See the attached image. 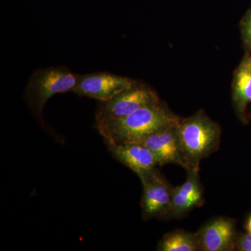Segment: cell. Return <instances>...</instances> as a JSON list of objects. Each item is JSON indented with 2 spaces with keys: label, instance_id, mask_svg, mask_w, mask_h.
<instances>
[{
  "label": "cell",
  "instance_id": "obj_11",
  "mask_svg": "<svg viewBox=\"0 0 251 251\" xmlns=\"http://www.w3.org/2000/svg\"><path fill=\"white\" fill-rule=\"evenodd\" d=\"M157 249L161 251H201L196 233L179 229L166 234L160 241Z\"/></svg>",
  "mask_w": 251,
  "mask_h": 251
},
{
  "label": "cell",
  "instance_id": "obj_12",
  "mask_svg": "<svg viewBox=\"0 0 251 251\" xmlns=\"http://www.w3.org/2000/svg\"><path fill=\"white\" fill-rule=\"evenodd\" d=\"M188 177L181 186H177L178 191L188 196L197 204L202 201V191L199 184V169H192L188 171Z\"/></svg>",
  "mask_w": 251,
  "mask_h": 251
},
{
  "label": "cell",
  "instance_id": "obj_4",
  "mask_svg": "<svg viewBox=\"0 0 251 251\" xmlns=\"http://www.w3.org/2000/svg\"><path fill=\"white\" fill-rule=\"evenodd\" d=\"M160 102L156 92L148 86L135 82L108 101L99 102L96 122L127 116L138 109Z\"/></svg>",
  "mask_w": 251,
  "mask_h": 251
},
{
  "label": "cell",
  "instance_id": "obj_8",
  "mask_svg": "<svg viewBox=\"0 0 251 251\" xmlns=\"http://www.w3.org/2000/svg\"><path fill=\"white\" fill-rule=\"evenodd\" d=\"M201 251H226L236 249L235 224L227 218H216L206 223L196 233Z\"/></svg>",
  "mask_w": 251,
  "mask_h": 251
},
{
  "label": "cell",
  "instance_id": "obj_9",
  "mask_svg": "<svg viewBox=\"0 0 251 251\" xmlns=\"http://www.w3.org/2000/svg\"><path fill=\"white\" fill-rule=\"evenodd\" d=\"M107 146L114 158L128 167L138 176L152 171L158 166L156 156L141 144H114Z\"/></svg>",
  "mask_w": 251,
  "mask_h": 251
},
{
  "label": "cell",
  "instance_id": "obj_14",
  "mask_svg": "<svg viewBox=\"0 0 251 251\" xmlns=\"http://www.w3.org/2000/svg\"><path fill=\"white\" fill-rule=\"evenodd\" d=\"M241 29L244 42L251 51V10L243 18L241 23Z\"/></svg>",
  "mask_w": 251,
  "mask_h": 251
},
{
  "label": "cell",
  "instance_id": "obj_6",
  "mask_svg": "<svg viewBox=\"0 0 251 251\" xmlns=\"http://www.w3.org/2000/svg\"><path fill=\"white\" fill-rule=\"evenodd\" d=\"M139 178L143 186L141 206L144 217H159L171 212L173 189L156 168Z\"/></svg>",
  "mask_w": 251,
  "mask_h": 251
},
{
  "label": "cell",
  "instance_id": "obj_3",
  "mask_svg": "<svg viewBox=\"0 0 251 251\" xmlns=\"http://www.w3.org/2000/svg\"><path fill=\"white\" fill-rule=\"evenodd\" d=\"M76 82L77 74L67 67L38 69L33 73L26 87V100L34 115L41 120L48 100L54 94L72 92Z\"/></svg>",
  "mask_w": 251,
  "mask_h": 251
},
{
  "label": "cell",
  "instance_id": "obj_7",
  "mask_svg": "<svg viewBox=\"0 0 251 251\" xmlns=\"http://www.w3.org/2000/svg\"><path fill=\"white\" fill-rule=\"evenodd\" d=\"M177 126L163 128L133 143L141 144L148 148L156 156L158 166L175 163L186 169L180 145Z\"/></svg>",
  "mask_w": 251,
  "mask_h": 251
},
{
  "label": "cell",
  "instance_id": "obj_5",
  "mask_svg": "<svg viewBox=\"0 0 251 251\" xmlns=\"http://www.w3.org/2000/svg\"><path fill=\"white\" fill-rule=\"evenodd\" d=\"M136 81L110 73L99 72L77 75V82L72 92L80 97L108 101L130 88Z\"/></svg>",
  "mask_w": 251,
  "mask_h": 251
},
{
  "label": "cell",
  "instance_id": "obj_15",
  "mask_svg": "<svg viewBox=\"0 0 251 251\" xmlns=\"http://www.w3.org/2000/svg\"><path fill=\"white\" fill-rule=\"evenodd\" d=\"M236 249L241 251H251V234L248 232L237 237Z\"/></svg>",
  "mask_w": 251,
  "mask_h": 251
},
{
  "label": "cell",
  "instance_id": "obj_13",
  "mask_svg": "<svg viewBox=\"0 0 251 251\" xmlns=\"http://www.w3.org/2000/svg\"><path fill=\"white\" fill-rule=\"evenodd\" d=\"M196 205L198 204L193 200L186 195L180 193L176 188H173L171 212L174 213L175 214H184Z\"/></svg>",
  "mask_w": 251,
  "mask_h": 251
},
{
  "label": "cell",
  "instance_id": "obj_1",
  "mask_svg": "<svg viewBox=\"0 0 251 251\" xmlns=\"http://www.w3.org/2000/svg\"><path fill=\"white\" fill-rule=\"evenodd\" d=\"M180 119L161 102L147 105L127 116L96 122L106 145L133 143L153 133L177 125Z\"/></svg>",
  "mask_w": 251,
  "mask_h": 251
},
{
  "label": "cell",
  "instance_id": "obj_10",
  "mask_svg": "<svg viewBox=\"0 0 251 251\" xmlns=\"http://www.w3.org/2000/svg\"><path fill=\"white\" fill-rule=\"evenodd\" d=\"M232 98L237 113L244 119L248 105L251 103V54L244 57L234 74Z\"/></svg>",
  "mask_w": 251,
  "mask_h": 251
},
{
  "label": "cell",
  "instance_id": "obj_2",
  "mask_svg": "<svg viewBox=\"0 0 251 251\" xmlns=\"http://www.w3.org/2000/svg\"><path fill=\"white\" fill-rule=\"evenodd\" d=\"M177 129L186 170L199 169L201 160L219 147L221 139L219 125L205 114L198 112L180 120Z\"/></svg>",
  "mask_w": 251,
  "mask_h": 251
},
{
  "label": "cell",
  "instance_id": "obj_16",
  "mask_svg": "<svg viewBox=\"0 0 251 251\" xmlns=\"http://www.w3.org/2000/svg\"><path fill=\"white\" fill-rule=\"evenodd\" d=\"M247 229L248 232H249V233L251 234V216H250V218H249V220H248V222L247 224Z\"/></svg>",
  "mask_w": 251,
  "mask_h": 251
}]
</instances>
